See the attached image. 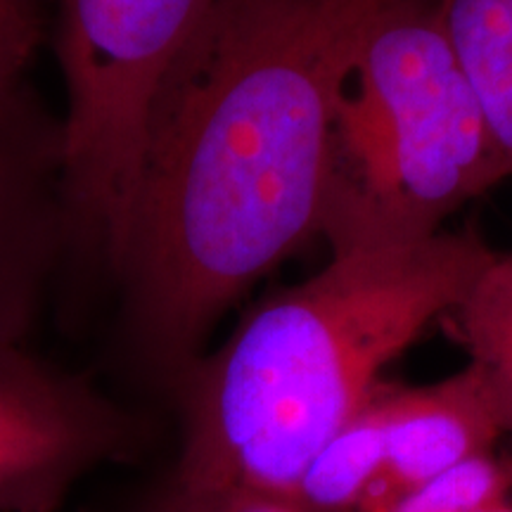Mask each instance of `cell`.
Segmentation results:
<instances>
[{"instance_id":"9","label":"cell","mask_w":512,"mask_h":512,"mask_svg":"<svg viewBox=\"0 0 512 512\" xmlns=\"http://www.w3.org/2000/svg\"><path fill=\"white\" fill-rule=\"evenodd\" d=\"M512 434V252L496 254L444 318Z\"/></svg>"},{"instance_id":"4","label":"cell","mask_w":512,"mask_h":512,"mask_svg":"<svg viewBox=\"0 0 512 512\" xmlns=\"http://www.w3.org/2000/svg\"><path fill=\"white\" fill-rule=\"evenodd\" d=\"M147 434L93 377L0 339V512H60L91 472L136 460Z\"/></svg>"},{"instance_id":"13","label":"cell","mask_w":512,"mask_h":512,"mask_svg":"<svg viewBox=\"0 0 512 512\" xmlns=\"http://www.w3.org/2000/svg\"><path fill=\"white\" fill-rule=\"evenodd\" d=\"M74 3L117 17L195 15L207 10L214 0H74Z\"/></svg>"},{"instance_id":"14","label":"cell","mask_w":512,"mask_h":512,"mask_svg":"<svg viewBox=\"0 0 512 512\" xmlns=\"http://www.w3.org/2000/svg\"><path fill=\"white\" fill-rule=\"evenodd\" d=\"M477 512H512V501H508V503H501V505H494V508L477 510Z\"/></svg>"},{"instance_id":"2","label":"cell","mask_w":512,"mask_h":512,"mask_svg":"<svg viewBox=\"0 0 512 512\" xmlns=\"http://www.w3.org/2000/svg\"><path fill=\"white\" fill-rule=\"evenodd\" d=\"M491 256L477 235L437 233L332 256L320 273L254 306L164 394L178 451L147 505L285 498L366 406L384 368L465 297Z\"/></svg>"},{"instance_id":"3","label":"cell","mask_w":512,"mask_h":512,"mask_svg":"<svg viewBox=\"0 0 512 512\" xmlns=\"http://www.w3.org/2000/svg\"><path fill=\"white\" fill-rule=\"evenodd\" d=\"M503 181L439 0H380L337 98L318 238L332 256L415 245Z\"/></svg>"},{"instance_id":"10","label":"cell","mask_w":512,"mask_h":512,"mask_svg":"<svg viewBox=\"0 0 512 512\" xmlns=\"http://www.w3.org/2000/svg\"><path fill=\"white\" fill-rule=\"evenodd\" d=\"M50 24L53 0H0V128L46 110L29 72L50 41Z\"/></svg>"},{"instance_id":"6","label":"cell","mask_w":512,"mask_h":512,"mask_svg":"<svg viewBox=\"0 0 512 512\" xmlns=\"http://www.w3.org/2000/svg\"><path fill=\"white\" fill-rule=\"evenodd\" d=\"M380 401V482L396 501L463 460L496 451L505 437L494 399L472 366L422 387L382 382Z\"/></svg>"},{"instance_id":"11","label":"cell","mask_w":512,"mask_h":512,"mask_svg":"<svg viewBox=\"0 0 512 512\" xmlns=\"http://www.w3.org/2000/svg\"><path fill=\"white\" fill-rule=\"evenodd\" d=\"M512 501V456L482 453L408 491L394 512H477Z\"/></svg>"},{"instance_id":"1","label":"cell","mask_w":512,"mask_h":512,"mask_svg":"<svg viewBox=\"0 0 512 512\" xmlns=\"http://www.w3.org/2000/svg\"><path fill=\"white\" fill-rule=\"evenodd\" d=\"M380 0H214L152 100L110 280L166 394L261 275L318 238L332 121Z\"/></svg>"},{"instance_id":"8","label":"cell","mask_w":512,"mask_h":512,"mask_svg":"<svg viewBox=\"0 0 512 512\" xmlns=\"http://www.w3.org/2000/svg\"><path fill=\"white\" fill-rule=\"evenodd\" d=\"M380 384L366 406L306 463L290 494L283 498L294 512H356L382 475Z\"/></svg>"},{"instance_id":"7","label":"cell","mask_w":512,"mask_h":512,"mask_svg":"<svg viewBox=\"0 0 512 512\" xmlns=\"http://www.w3.org/2000/svg\"><path fill=\"white\" fill-rule=\"evenodd\" d=\"M453 55L482 107L503 176H512V0H439Z\"/></svg>"},{"instance_id":"5","label":"cell","mask_w":512,"mask_h":512,"mask_svg":"<svg viewBox=\"0 0 512 512\" xmlns=\"http://www.w3.org/2000/svg\"><path fill=\"white\" fill-rule=\"evenodd\" d=\"M62 124L48 110L0 128V339L29 344L64 273Z\"/></svg>"},{"instance_id":"12","label":"cell","mask_w":512,"mask_h":512,"mask_svg":"<svg viewBox=\"0 0 512 512\" xmlns=\"http://www.w3.org/2000/svg\"><path fill=\"white\" fill-rule=\"evenodd\" d=\"M143 512H294L283 498L259 494L214 496L176 505H145Z\"/></svg>"}]
</instances>
